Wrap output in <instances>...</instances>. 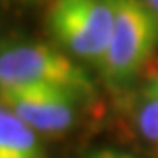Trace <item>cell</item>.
<instances>
[{"instance_id": "obj_4", "label": "cell", "mask_w": 158, "mask_h": 158, "mask_svg": "<svg viewBox=\"0 0 158 158\" xmlns=\"http://www.w3.org/2000/svg\"><path fill=\"white\" fill-rule=\"evenodd\" d=\"M2 106L37 132H62L74 123L77 95L69 90L42 85L4 86Z\"/></svg>"}, {"instance_id": "obj_9", "label": "cell", "mask_w": 158, "mask_h": 158, "mask_svg": "<svg viewBox=\"0 0 158 158\" xmlns=\"http://www.w3.org/2000/svg\"><path fill=\"white\" fill-rule=\"evenodd\" d=\"M144 2H146L148 6L153 7V9H155V11L158 12V0H144Z\"/></svg>"}, {"instance_id": "obj_8", "label": "cell", "mask_w": 158, "mask_h": 158, "mask_svg": "<svg viewBox=\"0 0 158 158\" xmlns=\"http://www.w3.org/2000/svg\"><path fill=\"white\" fill-rule=\"evenodd\" d=\"M144 97L146 98H158V74L148 83L146 88H144Z\"/></svg>"}, {"instance_id": "obj_10", "label": "cell", "mask_w": 158, "mask_h": 158, "mask_svg": "<svg viewBox=\"0 0 158 158\" xmlns=\"http://www.w3.org/2000/svg\"><path fill=\"white\" fill-rule=\"evenodd\" d=\"M19 2H35V0H19Z\"/></svg>"}, {"instance_id": "obj_1", "label": "cell", "mask_w": 158, "mask_h": 158, "mask_svg": "<svg viewBox=\"0 0 158 158\" xmlns=\"http://www.w3.org/2000/svg\"><path fill=\"white\" fill-rule=\"evenodd\" d=\"M114 23L109 48L100 62L102 76L123 86L139 74L158 48V12L144 0H111Z\"/></svg>"}, {"instance_id": "obj_7", "label": "cell", "mask_w": 158, "mask_h": 158, "mask_svg": "<svg viewBox=\"0 0 158 158\" xmlns=\"http://www.w3.org/2000/svg\"><path fill=\"white\" fill-rule=\"evenodd\" d=\"M88 158H134L127 155V153H121V151H116V149H100V151L93 153L91 156Z\"/></svg>"}, {"instance_id": "obj_3", "label": "cell", "mask_w": 158, "mask_h": 158, "mask_svg": "<svg viewBox=\"0 0 158 158\" xmlns=\"http://www.w3.org/2000/svg\"><path fill=\"white\" fill-rule=\"evenodd\" d=\"M113 23L111 0H53L48 14L51 35L72 55L97 67L109 48Z\"/></svg>"}, {"instance_id": "obj_5", "label": "cell", "mask_w": 158, "mask_h": 158, "mask_svg": "<svg viewBox=\"0 0 158 158\" xmlns=\"http://www.w3.org/2000/svg\"><path fill=\"white\" fill-rule=\"evenodd\" d=\"M0 158H44L37 130L4 106L0 109Z\"/></svg>"}, {"instance_id": "obj_6", "label": "cell", "mask_w": 158, "mask_h": 158, "mask_svg": "<svg viewBox=\"0 0 158 158\" xmlns=\"http://www.w3.org/2000/svg\"><path fill=\"white\" fill-rule=\"evenodd\" d=\"M139 128L148 141L158 144V98H146L139 113Z\"/></svg>"}, {"instance_id": "obj_2", "label": "cell", "mask_w": 158, "mask_h": 158, "mask_svg": "<svg viewBox=\"0 0 158 158\" xmlns=\"http://www.w3.org/2000/svg\"><path fill=\"white\" fill-rule=\"evenodd\" d=\"M19 85L55 86L81 95L90 93L91 81L65 53L48 44H11L0 53V88Z\"/></svg>"}]
</instances>
